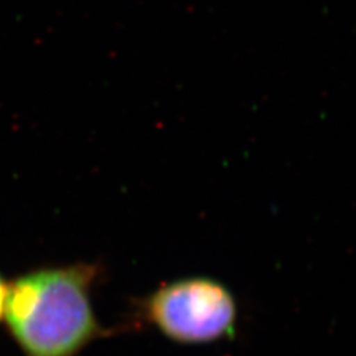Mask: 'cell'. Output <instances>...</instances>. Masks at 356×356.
<instances>
[{
  "label": "cell",
  "instance_id": "cell-1",
  "mask_svg": "<svg viewBox=\"0 0 356 356\" xmlns=\"http://www.w3.org/2000/svg\"><path fill=\"white\" fill-rule=\"evenodd\" d=\"M98 264L42 267L9 285L3 319L24 356H77L116 330L97 318L92 291Z\"/></svg>",
  "mask_w": 356,
  "mask_h": 356
},
{
  "label": "cell",
  "instance_id": "cell-3",
  "mask_svg": "<svg viewBox=\"0 0 356 356\" xmlns=\"http://www.w3.org/2000/svg\"><path fill=\"white\" fill-rule=\"evenodd\" d=\"M8 293H9V284L6 282V280L2 276V273H0V321L3 319Z\"/></svg>",
  "mask_w": 356,
  "mask_h": 356
},
{
  "label": "cell",
  "instance_id": "cell-2",
  "mask_svg": "<svg viewBox=\"0 0 356 356\" xmlns=\"http://www.w3.org/2000/svg\"><path fill=\"white\" fill-rule=\"evenodd\" d=\"M238 312L229 286L213 277L192 276L134 300L131 321L172 343L202 346L235 339Z\"/></svg>",
  "mask_w": 356,
  "mask_h": 356
}]
</instances>
